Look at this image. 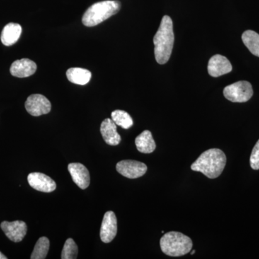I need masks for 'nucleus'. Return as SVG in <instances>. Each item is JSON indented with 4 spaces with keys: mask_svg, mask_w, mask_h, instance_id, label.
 I'll use <instances>...</instances> for the list:
<instances>
[{
    "mask_svg": "<svg viewBox=\"0 0 259 259\" xmlns=\"http://www.w3.org/2000/svg\"><path fill=\"white\" fill-rule=\"evenodd\" d=\"M174 42L173 22L169 16L165 15L162 18L159 28L153 37L155 58L158 64H165L169 60Z\"/></svg>",
    "mask_w": 259,
    "mask_h": 259,
    "instance_id": "obj_1",
    "label": "nucleus"
},
{
    "mask_svg": "<svg viewBox=\"0 0 259 259\" xmlns=\"http://www.w3.org/2000/svg\"><path fill=\"white\" fill-rule=\"evenodd\" d=\"M225 153L218 148H211L204 151L192 163L191 168L194 171L203 174L209 179L221 176L226 164Z\"/></svg>",
    "mask_w": 259,
    "mask_h": 259,
    "instance_id": "obj_2",
    "label": "nucleus"
},
{
    "mask_svg": "<svg viewBox=\"0 0 259 259\" xmlns=\"http://www.w3.org/2000/svg\"><path fill=\"white\" fill-rule=\"evenodd\" d=\"M120 2L116 0H106L99 2L90 6L82 17V23L87 27L99 25L115 15L120 10Z\"/></svg>",
    "mask_w": 259,
    "mask_h": 259,
    "instance_id": "obj_3",
    "label": "nucleus"
},
{
    "mask_svg": "<svg viewBox=\"0 0 259 259\" xmlns=\"http://www.w3.org/2000/svg\"><path fill=\"white\" fill-rule=\"evenodd\" d=\"M163 253L169 256L178 257L187 254L192 250L193 243L188 236L179 232H168L160 240Z\"/></svg>",
    "mask_w": 259,
    "mask_h": 259,
    "instance_id": "obj_4",
    "label": "nucleus"
},
{
    "mask_svg": "<svg viewBox=\"0 0 259 259\" xmlns=\"http://www.w3.org/2000/svg\"><path fill=\"white\" fill-rule=\"evenodd\" d=\"M253 88L246 81H237L225 88L223 95L232 102H245L253 96Z\"/></svg>",
    "mask_w": 259,
    "mask_h": 259,
    "instance_id": "obj_5",
    "label": "nucleus"
},
{
    "mask_svg": "<svg viewBox=\"0 0 259 259\" xmlns=\"http://www.w3.org/2000/svg\"><path fill=\"white\" fill-rule=\"evenodd\" d=\"M116 169L122 176L129 179H137L144 176L148 168L142 162L123 160L117 163Z\"/></svg>",
    "mask_w": 259,
    "mask_h": 259,
    "instance_id": "obj_6",
    "label": "nucleus"
},
{
    "mask_svg": "<svg viewBox=\"0 0 259 259\" xmlns=\"http://www.w3.org/2000/svg\"><path fill=\"white\" fill-rule=\"evenodd\" d=\"M25 109L30 115L37 117L49 113L51 110L50 101L42 95H30L25 104Z\"/></svg>",
    "mask_w": 259,
    "mask_h": 259,
    "instance_id": "obj_7",
    "label": "nucleus"
},
{
    "mask_svg": "<svg viewBox=\"0 0 259 259\" xmlns=\"http://www.w3.org/2000/svg\"><path fill=\"white\" fill-rule=\"evenodd\" d=\"M1 228L10 241L19 243L23 241L26 235L28 227L23 221H16L13 222L4 221L1 223Z\"/></svg>",
    "mask_w": 259,
    "mask_h": 259,
    "instance_id": "obj_8",
    "label": "nucleus"
},
{
    "mask_svg": "<svg viewBox=\"0 0 259 259\" xmlns=\"http://www.w3.org/2000/svg\"><path fill=\"white\" fill-rule=\"evenodd\" d=\"M117 232V218L112 211L105 213L102 220L100 238L105 243H110L115 238Z\"/></svg>",
    "mask_w": 259,
    "mask_h": 259,
    "instance_id": "obj_9",
    "label": "nucleus"
},
{
    "mask_svg": "<svg viewBox=\"0 0 259 259\" xmlns=\"http://www.w3.org/2000/svg\"><path fill=\"white\" fill-rule=\"evenodd\" d=\"M29 185L34 190L42 192H54L56 188V184L51 177L40 173V172H33L30 173L28 176Z\"/></svg>",
    "mask_w": 259,
    "mask_h": 259,
    "instance_id": "obj_10",
    "label": "nucleus"
},
{
    "mask_svg": "<svg viewBox=\"0 0 259 259\" xmlns=\"http://www.w3.org/2000/svg\"><path fill=\"white\" fill-rule=\"evenodd\" d=\"M233 67L229 60L226 57L220 54L213 56L209 59L207 71L213 77H218L231 72Z\"/></svg>",
    "mask_w": 259,
    "mask_h": 259,
    "instance_id": "obj_11",
    "label": "nucleus"
},
{
    "mask_svg": "<svg viewBox=\"0 0 259 259\" xmlns=\"http://www.w3.org/2000/svg\"><path fill=\"white\" fill-rule=\"evenodd\" d=\"M68 169L74 183L79 188L85 190L90 184V175L88 168L80 163H71Z\"/></svg>",
    "mask_w": 259,
    "mask_h": 259,
    "instance_id": "obj_12",
    "label": "nucleus"
},
{
    "mask_svg": "<svg viewBox=\"0 0 259 259\" xmlns=\"http://www.w3.org/2000/svg\"><path fill=\"white\" fill-rule=\"evenodd\" d=\"M37 65L34 61L28 59H22L13 63L10 67V73L13 76L25 78L35 74Z\"/></svg>",
    "mask_w": 259,
    "mask_h": 259,
    "instance_id": "obj_13",
    "label": "nucleus"
},
{
    "mask_svg": "<svg viewBox=\"0 0 259 259\" xmlns=\"http://www.w3.org/2000/svg\"><path fill=\"white\" fill-rule=\"evenodd\" d=\"M100 132L107 144L115 146L120 144L121 137L117 132V125L112 119H105L102 122Z\"/></svg>",
    "mask_w": 259,
    "mask_h": 259,
    "instance_id": "obj_14",
    "label": "nucleus"
},
{
    "mask_svg": "<svg viewBox=\"0 0 259 259\" xmlns=\"http://www.w3.org/2000/svg\"><path fill=\"white\" fill-rule=\"evenodd\" d=\"M22 33L21 25L10 23L5 25L1 33V41L6 47L14 45Z\"/></svg>",
    "mask_w": 259,
    "mask_h": 259,
    "instance_id": "obj_15",
    "label": "nucleus"
},
{
    "mask_svg": "<svg viewBox=\"0 0 259 259\" xmlns=\"http://www.w3.org/2000/svg\"><path fill=\"white\" fill-rule=\"evenodd\" d=\"M135 143L138 151L143 153H153L156 148L152 134L149 131H144V132L141 133L136 138Z\"/></svg>",
    "mask_w": 259,
    "mask_h": 259,
    "instance_id": "obj_16",
    "label": "nucleus"
},
{
    "mask_svg": "<svg viewBox=\"0 0 259 259\" xmlns=\"http://www.w3.org/2000/svg\"><path fill=\"white\" fill-rule=\"evenodd\" d=\"M67 79L71 83L79 85H85L92 78V73L82 68H71L66 71Z\"/></svg>",
    "mask_w": 259,
    "mask_h": 259,
    "instance_id": "obj_17",
    "label": "nucleus"
},
{
    "mask_svg": "<svg viewBox=\"0 0 259 259\" xmlns=\"http://www.w3.org/2000/svg\"><path fill=\"white\" fill-rule=\"evenodd\" d=\"M242 40L250 52L259 57V34L253 30H245L242 35Z\"/></svg>",
    "mask_w": 259,
    "mask_h": 259,
    "instance_id": "obj_18",
    "label": "nucleus"
},
{
    "mask_svg": "<svg viewBox=\"0 0 259 259\" xmlns=\"http://www.w3.org/2000/svg\"><path fill=\"white\" fill-rule=\"evenodd\" d=\"M50 247V241L47 237H41L37 240L32 251L31 259H44L47 258L48 252Z\"/></svg>",
    "mask_w": 259,
    "mask_h": 259,
    "instance_id": "obj_19",
    "label": "nucleus"
},
{
    "mask_svg": "<svg viewBox=\"0 0 259 259\" xmlns=\"http://www.w3.org/2000/svg\"><path fill=\"white\" fill-rule=\"evenodd\" d=\"M112 120L117 125L123 129H129L134 125L132 117L127 112L123 110H117L112 112Z\"/></svg>",
    "mask_w": 259,
    "mask_h": 259,
    "instance_id": "obj_20",
    "label": "nucleus"
},
{
    "mask_svg": "<svg viewBox=\"0 0 259 259\" xmlns=\"http://www.w3.org/2000/svg\"><path fill=\"white\" fill-rule=\"evenodd\" d=\"M78 247L72 238L66 240L61 253L62 259H76L77 258Z\"/></svg>",
    "mask_w": 259,
    "mask_h": 259,
    "instance_id": "obj_21",
    "label": "nucleus"
},
{
    "mask_svg": "<svg viewBox=\"0 0 259 259\" xmlns=\"http://www.w3.org/2000/svg\"><path fill=\"white\" fill-rule=\"evenodd\" d=\"M250 164L253 169H259V140L253 147L250 155Z\"/></svg>",
    "mask_w": 259,
    "mask_h": 259,
    "instance_id": "obj_22",
    "label": "nucleus"
},
{
    "mask_svg": "<svg viewBox=\"0 0 259 259\" xmlns=\"http://www.w3.org/2000/svg\"><path fill=\"white\" fill-rule=\"evenodd\" d=\"M6 256L3 253H2L1 252H0V259H7Z\"/></svg>",
    "mask_w": 259,
    "mask_h": 259,
    "instance_id": "obj_23",
    "label": "nucleus"
},
{
    "mask_svg": "<svg viewBox=\"0 0 259 259\" xmlns=\"http://www.w3.org/2000/svg\"><path fill=\"white\" fill-rule=\"evenodd\" d=\"M195 253V250H192V252H191V255H193Z\"/></svg>",
    "mask_w": 259,
    "mask_h": 259,
    "instance_id": "obj_24",
    "label": "nucleus"
}]
</instances>
